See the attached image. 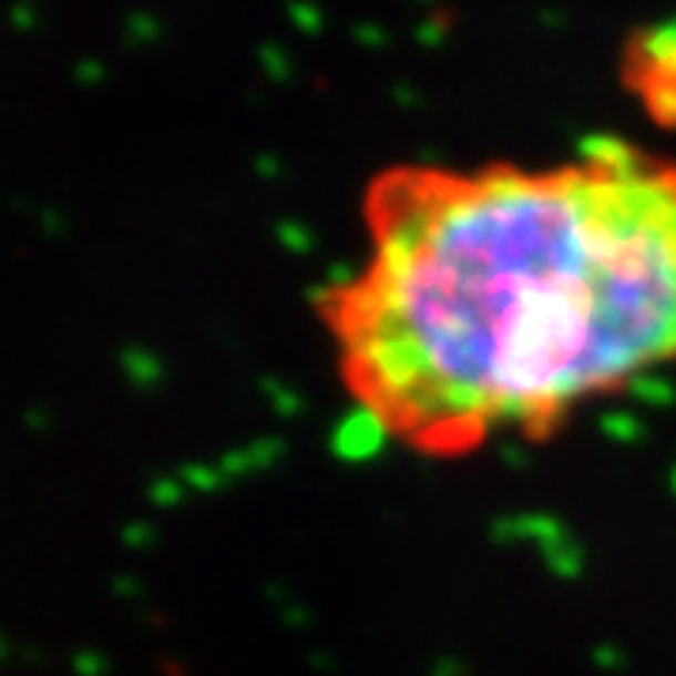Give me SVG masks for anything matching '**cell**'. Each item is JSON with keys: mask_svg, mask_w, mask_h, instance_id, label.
<instances>
[{"mask_svg": "<svg viewBox=\"0 0 676 676\" xmlns=\"http://www.w3.org/2000/svg\"><path fill=\"white\" fill-rule=\"evenodd\" d=\"M361 226L316 316L346 399L413 455L549 440L676 365V158L608 135L534 166L402 162Z\"/></svg>", "mask_w": 676, "mask_h": 676, "instance_id": "6da1fadb", "label": "cell"}]
</instances>
